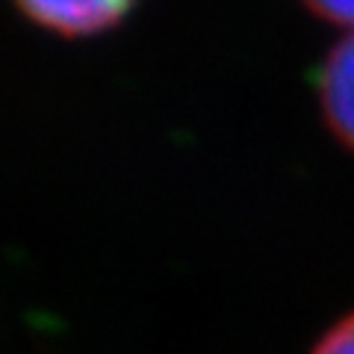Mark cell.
<instances>
[{"mask_svg":"<svg viewBox=\"0 0 354 354\" xmlns=\"http://www.w3.org/2000/svg\"><path fill=\"white\" fill-rule=\"evenodd\" d=\"M319 104L328 130L354 151V32H346L319 71Z\"/></svg>","mask_w":354,"mask_h":354,"instance_id":"cell-1","label":"cell"},{"mask_svg":"<svg viewBox=\"0 0 354 354\" xmlns=\"http://www.w3.org/2000/svg\"><path fill=\"white\" fill-rule=\"evenodd\" d=\"M21 15L30 24L62 39H92L118 27L130 12L127 3H21Z\"/></svg>","mask_w":354,"mask_h":354,"instance_id":"cell-2","label":"cell"},{"mask_svg":"<svg viewBox=\"0 0 354 354\" xmlns=\"http://www.w3.org/2000/svg\"><path fill=\"white\" fill-rule=\"evenodd\" d=\"M313 354H354V313L330 325L322 339L313 346Z\"/></svg>","mask_w":354,"mask_h":354,"instance_id":"cell-3","label":"cell"},{"mask_svg":"<svg viewBox=\"0 0 354 354\" xmlns=\"http://www.w3.org/2000/svg\"><path fill=\"white\" fill-rule=\"evenodd\" d=\"M307 9L316 18L328 21V24H337L346 32H354V3H310Z\"/></svg>","mask_w":354,"mask_h":354,"instance_id":"cell-4","label":"cell"}]
</instances>
